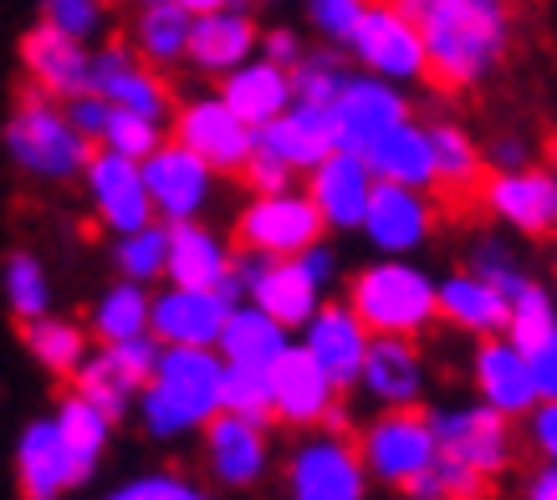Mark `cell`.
<instances>
[{
    "mask_svg": "<svg viewBox=\"0 0 557 500\" xmlns=\"http://www.w3.org/2000/svg\"><path fill=\"white\" fill-rule=\"evenodd\" d=\"M144 189H149V204H153V220L164 225H180V220H200L215 200V168L195 159L185 143L164 138L159 149L144 159Z\"/></svg>",
    "mask_w": 557,
    "mask_h": 500,
    "instance_id": "16",
    "label": "cell"
},
{
    "mask_svg": "<svg viewBox=\"0 0 557 500\" xmlns=\"http://www.w3.org/2000/svg\"><path fill=\"white\" fill-rule=\"evenodd\" d=\"M297 348L312 358V363L333 378V388L338 393H348V388H358V367H363V352H369V327L354 317V307L348 301H322L318 312L297 327Z\"/></svg>",
    "mask_w": 557,
    "mask_h": 500,
    "instance_id": "21",
    "label": "cell"
},
{
    "mask_svg": "<svg viewBox=\"0 0 557 500\" xmlns=\"http://www.w3.org/2000/svg\"><path fill=\"white\" fill-rule=\"evenodd\" d=\"M21 342H26V352H32L47 373H57V378H72L87 358V333L67 317H51V312L47 317L21 322Z\"/></svg>",
    "mask_w": 557,
    "mask_h": 500,
    "instance_id": "39",
    "label": "cell"
},
{
    "mask_svg": "<svg viewBox=\"0 0 557 500\" xmlns=\"http://www.w3.org/2000/svg\"><path fill=\"white\" fill-rule=\"evenodd\" d=\"M236 276H240V291H246L251 307H261L271 322H282L287 333H297L322 301H327V291H333L338 255L322 246V240L307 246L302 255H287V261L236 250Z\"/></svg>",
    "mask_w": 557,
    "mask_h": 500,
    "instance_id": "3",
    "label": "cell"
},
{
    "mask_svg": "<svg viewBox=\"0 0 557 500\" xmlns=\"http://www.w3.org/2000/svg\"><path fill=\"white\" fill-rule=\"evenodd\" d=\"M435 322L456 327L466 337H502L507 333V297L491 282H481L475 271H450L435 282Z\"/></svg>",
    "mask_w": 557,
    "mask_h": 500,
    "instance_id": "29",
    "label": "cell"
},
{
    "mask_svg": "<svg viewBox=\"0 0 557 500\" xmlns=\"http://www.w3.org/2000/svg\"><path fill=\"white\" fill-rule=\"evenodd\" d=\"M373 195V174L363 164V153H343L333 149L318 168H307V200L322 215L327 230H358V220L369 210Z\"/></svg>",
    "mask_w": 557,
    "mask_h": 500,
    "instance_id": "27",
    "label": "cell"
},
{
    "mask_svg": "<svg viewBox=\"0 0 557 500\" xmlns=\"http://www.w3.org/2000/svg\"><path fill=\"white\" fill-rule=\"evenodd\" d=\"M57 429H62V445H67L72 465H77V480H92V470L102 465V454L113 445V418L102 414L98 403H87L77 388L62 393V403L51 409Z\"/></svg>",
    "mask_w": 557,
    "mask_h": 500,
    "instance_id": "37",
    "label": "cell"
},
{
    "mask_svg": "<svg viewBox=\"0 0 557 500\" xmlns=\"http://www.w3.org/2000/svg\"><path fill=\"white\" fill-rule=\"evenodd\" d=\"M180 11H189V16H210V11H225V5H236V0H174Z\"/></svg>",
    "mask_w": 557,
    "mask_h": 500,
    "instance_id": "58",
    "label": "cell"
},
{
    "mask_svg": "<svg viewBox=\"0 0 557 500\" xmlns=\"http://www.w3.org/2000/svg\"><path fill=\"white\" fill-rule=\"evenodd\" d=\"M16 485L21 500H62L77 480V465H72L67 445H62V429L57 418H32L16 439Z\"/></svg>",
    "mask_w": 557,
    "mask_h": 500,
    "instance_id": "28",
    "label": "cell"
},
{
    "mask_svg": "<svg viewBox=\"0 0 557 500\" xmlns=\"http://www.w3.org/2000/svg\"><path fill=\"white\" fill-rule=\"evenodd\" d=\"M440 210L430 200V189H409V184H384L373 179L369 210L358 220V230L379 255H414V250L435 235Z\"/></svg>",
    "mask_w": 557,
    "mask_h": 500,
    "instance_id": "18",
    "label": "cell"
},
{
    "mask_svg": "<svg viewBox=\"0 0 557 500\" xmlns=\"http://www.w3.org/2000/svg\"><path fill=\"white\" fill-rule=\"evenodd\" d=\"M16 57H21V72H26V87H32V92H47V98H57V102H72L87 92L92 47H83V41H72V36L51 32V26L36 21L32 32L21 36Z\"/></svg>",
    "mask_w": 557,
    "mask_h": 500,
    "instance_id": "25",
    "label": "cell"
},
{
    "mask_svg": "<svg viewBox=\"0 0 557 500\" xmlns=\"http://www.w3.org/2000/svg\"><path fill=\"white\" fill-rule=\"evenodd\" d=\"M267 388H271V418H282L292 429H322L343 399L333 388V378L297 342L267 367Z\"/></svg>",
    "mask_w": 557,
    "mask_h": 500,
    "instance_id": "20",
    "label": "cell"
},
{
    "mask_svg": "<svg viewBox=\"0 0 557 500\" xmlns=\"http://www.w3.org/2000/svg\"><path fill=\"white\" fill-rule=\"evenodd\" d=\"M343 301L373 337H424L435 327V276L405 255H384L354 271Z\"/></svg>",
    "mask_w": 557,
    "mask_h": 500,
    "instance_id": "4",
    "label": "cell"
},
{
    "mask_svg": "<svg viewBox=\"0 0 557 500\" xmlns=\"http://www.w3.org/2000/svg\"><path fill=\"white\" fill-rule=\"evenodd\" d=\"M87 92H98L108 108L159 117V123H170V113H174L164 72H153L128 41H98V47H92V62H87Z\"/></svg>",
    "mask_w": 557,
    "mask_h": 500,
    "instance_id": "15",
    "label": "cell"
},
{
    "mask_svg": "<svg viewBox=\"0 0 557 500\" xmlns=\"http://www.w3.org/2000/svg\"><path fill=\"white\" fill-rule=\"evenodd\" d=\"M164 134H170V123H159V117L108 108V123H102V134H98V149L123 153V159H138V164H144V159L164 143Z\"/></svg>",
    "mask_w": 557,
    "mask_h": 500,
    "instance_id": "45",
    "label": "cell"
},
{
    "mask_svg": "<svg viewBox=\"0 0 557 500\" xmlns=\"http://www.w3.org/2000/svg\"><path fill=\"white\" fill-rule=\"evenodd\" d=\"M256 143L267 153H276L292 174L318 168L327 153L338 149V143H333V117H327V108H318V102H292L282 117H271L267 128H256Z\"/></svg>",
    "mask_w": 557,
    "mask_h": 500,
    "instance_id": "31",
    "label": "cell"
},
{
    "mask_svg": "<svg viewBox=\"0 0 557 500\" xmlns=\"http://www.w3.org/2000/svg\"><path fill=\"white\" fill-rule=\"evenodd\" d=\"M343 51L358 62V72L384 77V83H394V87L424 83L420 32H414V21H409L394 0H369L358 26L348 32V41H343Z\"/></svg>",
    "mask_w": 557,
    "mask_h": 500,
    "instance_id": "7",
    "label": "cell"
},
{
    "mask_svg": "<svg viewBox=\"0 0 557 500\" xmlns=\"http://www.w3.org/2000/svg\"><path fill=\"white\" fill-rule=\"evenodd\" d=\"M327 117H333V143L343 153H363L369 143L399 128L409 117V98L384 77H369V72H348V83L338 87V98L327 102Z\"/></svg>",
    "mask_w": 557,
    "mask_h": 500,
    "instance_id": "17",
    "label": "cell"
},
{
    "mask_svg": "<svg viewBox=\"0 0 557 500\" xmlns=\"http://www.w3.org/2000/svg\"><path fill=\"white\" fill-rule=\"evenodd\" d=\"M527 367H532L537 399H557V333L542 337L537 348H527Z\"/></svg>",
    "mask_w": 557,
    "mask_h": 500,
    "instance_id": "54",
    "label": "cell"
},
{
    "mask_svg": "<svg viewBox=\"0 0 557 500\" xmlns=\"http://www.w3.org/2000/svg\"><path fill=\"white\" fill-rule=\"evenodd\" d=\"M547 164L557 168V138H553V143H547Z\"/></svg>",
    "mask_w": 557,
    "mask_h": 500,
    "instance_id": "59",
    "label": "cell"
},
{
    "mask_svg": "<svg viewBox=\"0 0 557 500\" xmlns=\"http://www.w3.org/2000/svg\"><path fill=\"white\" fill-rule=\"evenodd\" d=\"M527 439H532V450L557 465V399H542L532 414H527Z\"/></svg>",
    "mask_w": 557,
    "mask_h": 500,
    "instance_id": "52",
    "label": "cell"
},
{
    "mask_svg": "<svg viewBox=\"0 0 557 500\" xmlns=\"http://www.w3.org/2000/svg\"><path fill=\"white\" fill-rule=\"evenodd\" d=\"M220 414H236V418H256V424H271V388H267V373L225 367V373H220Z\"/></svg>",
    "mask_w": 557,
    "mask_h": 500,
    "instance_id": "48",
    "label": "cell"
},
{
    "mask_svg": "<svg viewBox=\"0 0 557 500\" xmlns=\"http://www.w3.org/2000/svg\"><path fill=\"white\" fill-rule=\"evenodd\" d=\"M200 445H205L210 480L225 485V490H251V485H261V475H267V465H271L267 424H256V418L215 414L200 429Z\"/></svg>",
    "mask_w": 557,
    "mask_h": 500,
    "instance_id": "23",
    "label": "cell"
},
{
    "mask_svg": "<svg viewBox=\"0 0 557 500\" xmlns=\"http://www.w3.org/2000/svg\"><path fill=\"white\" fill-rule=\"evenodd\" d=\"M486 485L491 480H481V475H475V470H466L460 460L435 454V465L424 470L405 496H414V500H486Z\"/></svg>",
    "mask_w": 557,
    "mask_h": 500,
    "instance_id": "47",
    "label": "cell"
},
{
    "mask_svg": "<svg viewBox=\"0 0 557 500\" xmlns=\"http://www.w3.org/2000/svg\"><path fill=\"white\" fill-rule=\"evenodd\" d=\"M292 348V333L282 322H271L261 307L251 301H236L225 322H220V337H215V352L225 367H246V373H267L282 352Z\"/></svg>",
    "mask_w": 557,
    "mask_h": 500,
    "instance_id": "32",
    "label": "cell"
},
{
    "mask_svg": "<svg viewBox=\"0 0 557 500\" xmlns=\"http://www.w3.org/2000/svg\"><path fill=\"white\" fill-rule=\"evenodd\" d=\"M466 271H475L481 282H491L502 297H517L522 291V282L532 276V271L517 261V250L507 246V240H496V235H475L471 250H466Z\"/></svg>",
    "mask_w": 557,
    "mask_h": 500,
    "instance_id": "46",
    "label": "cell"
},
{
    "mask_svg": "<svg viewBox=\"0 0 557 500\" xmlns=\"http://www.w3.org/2000/svg\"><path fill=\"white\" fill-rule=\"evenodd\" d=\"M307 51V41L292 26H271V32H261V41H256V57H267V62H276V67H287Z\"/></svg>",
    "mask_w": 557,
    "mask_h": 500,
    "instance_id": "53",
    "label": "cell"
},
{
    "mask_svg": "<svg viewBox=\"0 0 557 500\" xmlns=\"http://www.w3.org/2000/svg\"><path fill=\"white\" fill-rule=\"evenodd\" d=\"M36 21L72 36V41H83V47H98L108 36V21H113V0H41Z\"/></svg>",
    "mask_w": 557,
    "mask_h": 500,
    "instance_id": "44",
    "label": "cell"
},
{
    "mask_svg": "<svg viewBox=\"0 0 557 500\" xmlns=\"http://www.w3.org/2000/svg\"><path fill=\"white\" fill-rule=\"evenodd\" d=\"M522 500H557V465H547V460H542V465L527 475Z\"/></svg>",
    "mask_w": 557,
    "mask_h": 500,
    "instance_id": "57",
    "label": "cell"
},
{
    "mask_svg": "<svg viewBox=\"0 0 557 500\" xmlns=\"http://www.w3.org/2000/svg\"><path fill=\"white\" fill-rule=\"evenodd\" d=\"M153 363H159V342L153 337H128V342H98V352H87L83 367L72 373V388L83 393L87 403H98L102 414L128 418L138 388L149 384Z\"/></svg>",
    "mask_w": 557,
    "mask_h": 500,
    "instance_id": "13",
    "label": "cell"
},
{
    "mask_svg": "<svg viewBox=\"0 0 557 500\" xmlns=\"http://www.w3.org/2000/svg\"><path fill=\"white\" fill-rule=\"evenodd\" d=\"M189 11H180L174 0H138L134 21H128V47L149 62L153 72L185 67L189 51Z\"/></svg>",
    "mask_w": 557,
    "mask_h": 500,
    "instance_id": "34",
    "label": "cell"
},
{
    "mask_svg": "<svg viewBox=\"0 0 557 500\" xmlns=\"http://www.w3.org/2000/svg\"><path fill=\"white\" fill-rule=\"evenodd\" d=\"M424 384L430 373H424L420 337H369V352L358 367L363 399L379 409H420Z\"/></svg>",
    "mask_w": 557,
    "mask_h": 500,
    "instance_id": "24",
    "label": "cell"
},
{
    "mask_svg": "<svg viewBox=\"0 0 557 500\" xmlns=\"http://www.w3.org/2000/svg\"><path fill=\"white\" fill-rule=\"evenodd\" d=\"M557 333V291L547 282H537V276H527L522 291L507 301V333L517 348H537L542 337Z\"/></svg>",
    "mask_w": 557,
    "mask_h": 500,
    "instance_id": "42",
    "label": "cell"
},
{
    "mask_svg": "<svg viewBox=\"0 0 557 500\" xmlns=\"http://www.w3.org/2000/svg\"><path fill=\"white\" fill-rule=\"evenodd\" d=\"M481 153H486V174H511V168L532 164V143L517 138V134H502L491 149H481Z\"/></svg>",
    "mask_w": 557,
    "mask_h": 500,
    "instance_id": "56",
    "label": "cell"
},
{
    "mask_svg": "<svg viewBox=\"0 0 557 500\" xmlns=\"http://www.w3.org/2000/svg\"><path fill=\"white\" fill-rule=\"evenodd\" d=\"M0 297H5V312L16 322H32L51 312V276L32 250H11L5 255V266H0Z\"/></svg>",
    "mask_w": 557,
    "mask_h": 500,
    "instance_id": "41",
    "label": "cell"
},
{
    "mask_svg": "<svg viewBox=\"0 0 557 500\" xmlns=\"http://www.w3.org/2000/svg\"><path fill=\"white\" fill-rule=\"evenodd\" d=\"M327 225L312 210L307 189H271V195H251L236 215V246L251 255H271V261H287L302 255L307 246H318Z\"/></svg>",
    "mask_w": 557,
    "mask_h": 500,
    "instance_id": "8",
    "label": "cell"
},
{
    "mask_svg": "<svg viewBox=\"0 0 557 500\" xmlns=\"http://www.w3.org/2000/svg\"><path fill=\"white\" fill-rule=\"evenodd\" d=\"M236 179L246 184L251 195H271V189H292V179H297V174H292V168L282 164L276 153H267V149H261V143H256V149H251V159L240 164V174H236Z\"/></svg>",
    "mask_w": 557,
    "mask_h": 500,
    "instance_id": "51",
    "label": "cell"
},
{
    "mask_svg": "<svg viewBox=\"0 0 557 500\" xmlns=\"http://www.w3.org/2000/svg\"><path fill=\"white\" fill-rule=\"evenodd\" d=\"M240 5H282V0H240Z\"/></svg>",
    "mask_w": 557,
    "mask_h": 500,
    "instance_id": "60",
    "label": "cell"
},
{
    "mask_svg": "<svg viewBox=\"0 0 557 500\" xmlns=\"http://www.w3.org/2000/svg\"><path fill=\"white\" fill-rule=\"evenodd\" d=\"M430 128V164H435V189L440 195H475L481 179H486V153L460 123L440 117V123H424Z\"/></svg>",
    "mask_w": 557,
    "mask_h": 500,
    "instance_id": "36",
    "label": "cell"
},
{
    "mask_svg": "<svg viewBox=\"0 0 557 500\" xmlns=\"http://www.w3.org/2000/svg\"><path fill=\"white\" fill-rule=\"evenodd\" d=\"M149 307H153V291L138 282H113L108 291H102L98 301H92V317H87V327H92V337L98 342H128V337H149Z\"/></svg>",
    "mask_w": 557,
    "mask_h": 500,
    "instance_id": "38",
    "label": "cell"
},
{
    "mask_svg": "<svg viewBox=\"0 0 557 500\" xmlns=\"http://www.w3.org/2000/svg\"><path fill=\"white\" fill-rule=\"evenodd\" d=\"M292 500H369V470L358 460V445L338 429H312L297 439L287 460Z\"/></svg>",
    "mask_w": 557,
    "mask_h": 500,
    "instance_id": "10",
    "label": "cell"
},
{
    "mask_svg": "<svg viewBox=\"0 0 557 500\" xmlns=\"http://www.w3.org/2000/svg\"><path fill=\"white\" fill-rule=\"evenodd\" d=\"M430 429L445 460H460L466 470H475L481 480L507 475L517 460V434L511 418H502L486 403H450V409H430Z\"/></svg>",
    "mask_w": 557,
    "mask_h": 500,
    "instance_id": "9",
    "label": "cell"
},
{
    "mask_svg": "<svg viewBox=\"0 0 557 500\" xmlns=\"http://www.w3.org/2000/svg\"><path fill=\"white\" fill-rule=\"evenodd\" d=\"M113 266H119L123 282H164V271H170V225L149 220V225H138L128 235H113Z\"/></svg>",
    "mask_w": 557,
    "mask_h": 500,
    "instance_id": "40",
    "label": "cell"
},
{
    "mask_svg": "<svg viewBox=\"0 0 557 500\" xmlns=\"http://www.w3.org/2000/svg\"><path fill=\"white\" fill-rule=\"evenodd\" d=\"M354 445L363 470H369V480L394 485V490H409L440 454L430 414H420V409H384Z\"/></svg>",
    "mask_w": 557,
    "mask_h": 500,
    "instance_id": "6",
    "label": "cell"
},
{
    "mask_svg": "<svg viewBox=\"0 0 557 500\" xmlns=\"http://www.w3.org/2000/svg\"><path fill=\"white\" fill-rule=\"evenodd\" d=\"M134 5H138V0H134Z\"/></svg>",
    "mask_w": 557,
    "mask_h": 500,
    "instance_id": "62",
    "label": "cell"
},
{
    "mask_svg": "<svg viewBox=\"0 0 557 500\" xmlns=\"http://www.w3.org/2000/svg\"><path fill=\"white\" fill-rule=\"evenodd\" d=\"M246 301L240 291V276L220 282L215 291H200V286H164L149 307V337L159 348H215L220 322L225 312Z\"/></svg>",
    "mask_w": 557,
    "mask_h": 500,
    "instance_id": "12",
    "label": "cell"
},
{
    "mask_svg": "<svg viewBox=\"0 0 557 500\" xmlns=\"http://www.w3.org/2000/svg\"><path fill=\"white\" fill-rule=\"evenodd\" d=\"M5 153H11V164L26 179L72 184V179H83L87 159H92V143L72 128L62 102L26 87L16 98V108H11V117H5Z\"/></svg>",
    "mask_w": 557,
    "mask_h": 500,
    "instance_id": "5",
    "label": "cell"
},
{
    "mask_svg": "<svg viewBox=\"0 0 557 500\" xmlns=\"http://www.w3.org/2000/svg\"><path fill=\"white\" fill-rule=\"evenodd\" d=\"M170 286H200V291H215L220 282L236 276V250L231 240L205 225V220H180L170 225Z\"/></svg>",
    "mask_w": 557,
    "mask_h": 500,
    "instance_id": "30",
    "label": "cell"
},
{
    "mask_svg": "<svg viewBox=\"0 0 557 500\" xmlns=\"http://www.w3.org/2000/svg\"><path fill=\"white\" fill-rule=\"evenodd\" d=\"M373 179L384 184H409V189H435V164H430V128L405 117L399 128H388L379 143L363 149Z\"/></svg>",
    "mask_w": 557,
    "mask_h": 500,
    "instance_id": "35",
    "label": "cell"
},
{
    "mask_svg": "<svg viewBox=\"0 0 557 500\" xmlns=\"http://www.w3.org/2000/svg\"><path fill=\"white\" fill-rule=\"evenodd\" d=\"M170 138L185 143L195 159L215 168V174H240V164L251 159L256 149V128L246 117H236L220 92H200V98H185L170 113Z\"/></svg>",
    "mask_w": 557,
    "mask_h": 500,
    "instance_id": "14",
    "label": "cell"
},
{
    "mask_svg": "<svg viewBox=\"0 0 557 500\" xmlns=\"http://www.w3.org/2000/svg\"><path fill=\"white\" fill-rule=\"evenodd\" d=\"M424 47V83L440 92H475L507 67L522 5L517 0H394Z\"/></svg>",
    "mask_w": 557,
    "mask_h": 500,
    "instance_id": "1",
    "label": "cell"
},
{
    "mask_svg": "<svg viewBox=\"0 0 557 500\" xmlns=\"http://www.w3.org/2000/svg\"><path fill=\"white\" fill-rule=\"evenodd\" d=\"M102 500H210V490L200 480L180 475V470H149V475L113 485Z\"/></svg>",
    "mask_w": 557,
    "mask_h": 500,
    "instance_id": "49",
    "label": "cell"
},
{
    "mask_svg": "<svg viewBox=\"0 0 557 500\" xmlns=\"http://www.w3.org/2000/svg\"><path fill=\"white\" fill-rule=\"evenodd\" d=\"M220 373L225 363L215 348H159L149 384L134 399L138 429L159 445L200 434L220 414Z\"/></svg>",
    "mask_w": 557,
    "mask_h": 500,
    "instance_id": "2",
    "label": "cell"
},
{
    "mask_svg": "<svg viewBox=\"0 0 557 500\" xmlns=\"http://www.w3.org/2000/svg\"><path fill=\"white\" fill-rule=\"evenodd\" d=\"M348 51L338 47H307L297 62H292V102H318V108H327V102L338 98V87L348 83Z\"/></svg>",
    "mask_w": 557,
    "mask_h": 500,
    "instance_id": "43",
    "label": "cell"
},
{
    "mask_svg": "<svg viewBox=\"0 0 557 500\" xmlns=\"http://www.w3.org/2000/svg\"><path fill=\"white\" fill-rule=\"evenodd\" d=\"M83 184H87V200H92V215H98V225L108 235H128L153 220L138 159L92 149V159H87V168H83Z\"/></svg>",
    "mask_w": 557,
    "mask_h": 500,
    "instance_id": "19",
    "label": "cell"
},
{
    "mask_svg": "<svg viewBox=\"0 0 557 500\" xmlns=\"http://www.w3.org/2000/svg\"><path fill=\"white\" fill-rule=\"evenodd\" d=\"M471 388L475 403L496 409L502 418H527L537 409V384H532V367H527V352L511 342V337H481L471 352Z\"/></svg>",
    "mask_w": 557,
    "mask_h": 500,
    "instance_id": "22",
    "label": "cell"
},
{
    "mask_svg": "<svg viewBox=\"0 0 557 500\" xmlns=\"http://www.w3.org/2000/svg\"><path fill=\"white\" fill-rule=\"evenodd\" d=\"M256 41H261V26H256L251 5H225V11H210V16L189 21V51L185 67H195L200 77H225L236 72L240 62L256 57Z\"/></svg>",
    "mask_w": 557,
    "mask_h": 500,
    "instance_id": "26",
    "label": "cell"
},
{
    "mask_svg": "<svg viewBox=\"0 0 557 500\" xmlns=\"http://www.w3.org/2000/svg\"><path fill=\"white\" fill-rule=\"evenodd\" d=\"M475 200L496 225L527 235V240H557V168L527 164L511 174H486Z\"/></svg>",
    "mask_w": 557,
    "mask_h": 500,
    "instance_id": "11",
    "label": "cell"
},
{
    "mask_svg": "<svg viewBox=\"0 0 557 500\" xmlns=\"http://www.w3.org/2000/svg\"><path fill=\"white\" fill-rule=\"evenodd\" d=\"M553 291H557V286H553Z\"/></svg>",
    "mask_w": 557,
    "mask_h": 500,
    "instance_id": "61",
    "label": "cell"
},
{
    "mask_svg": "<svg viewBox=\"0 0 557 500\" xmlns=\"http://www.w3.org/2000/svg\"><path fill=\"white\" fill-rule=\"evenodd\" d=\"M67 108V117H72V128L98 149V134H102V123H108V102L98 98V92H83V98H72V102H62Z\"/></svg>",
    "mask_w": 557,
    "mask_h": 500,
    "instance_id": "55",
    "label": "cell"
},
{
    "mask_svg": "<svg viewBox=\"0 0 557 500\" xmlns=\"http://www.w3.org/2000/svg\"><path fill=\"white\" fill-rule=\"evenodd\" d=\"M215 92H220V102L236 117H246L251 128H267L271 117H282L292 108V72L267 62V57H251V62H240L236 72H225Z\"/></svg>",
    "mask_w": 557,
    "mask_h": 500,
    "instance_id": "33",
    "label": "cell"
},
{
    "mask_svg": "<svg viewBox=\"0 0 557 500\" xmlns=\"http://www.w3.org/2000/svg\"><path fill=\"white\" fill-rule=\"evenodd\" d=\"M369 0H307V26L322 36V47H343L358 26Z\"/></svg>",
    "mask_w": 557,
    "mask_h": 500,
    "instance_id": "50",
    "label": "cell"
}]
</instances>
